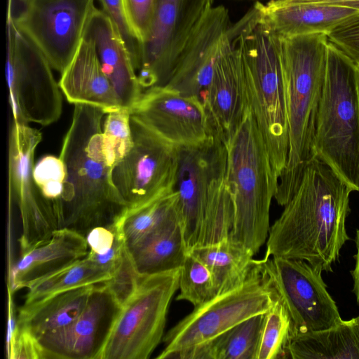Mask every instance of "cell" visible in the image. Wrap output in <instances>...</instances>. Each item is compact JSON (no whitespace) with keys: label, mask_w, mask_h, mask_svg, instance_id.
Returning a JSON list of instances; mask_svg holds the SVG:
<instances>
[{"label":"cell","mask_w":359,"mask_h":359,"mask_svg":"<svg viewBox=\"0 0 359 359\" xmlns=\"http://www.w3.org/2000/svg\"><path fill=\"white\" fill-rule=\"evenodd\" d=\"M353 189L315 158L280 216L270 226L264 259H301L320 272L332 271L349 239L346 219Z\"/></svg>","instance_id":"1"},{"label":"cell","mask_w":359,"mask_h":359,"mask_svg":"<svg viewBox=\"0 0 359 359\" xmlns=\"http://www.w3.org/2000/svg\"><path fill=\"white\" fill-rule=\"evenodd\" d=\"M104 114L101 107L75 104L60 154L65 169L59 201L64 227L83 236L116 224L128 210L113 182L102 138Z\"/></svg>","instance_id":"2"},{"label":"cell","mask_w":359,"mask_h":359,"mask_svg":"<svg viewBox=\"0 0 359 359\" xmlns=\"http://www.w3.org/2000/svg\"><path fill=\"white\" fill-rule=\"evenodd\" d=\"M229 31L241 48L248 107L278 181L289 152L282 40L264 20L257 1Z\"/></svg>","instance_id":"3"},{"label":"cell","mask_w":359,"mask_h":359,"mask_svg":"<svg viewBox=\"0 0 359 359\" xmlns=\"http://www.w3.org/2000/svg\"><path fill=\"white\" fill-rule=\"evenodd\" d=\"M289 134L286 167L274 198L285 206L316 156V120L324 82L328 38L324 34L281 38Z\"/></svg>","instance_id":"4"},{"label":"cell","mask_w":359,"mask_h":359,"mask_svg":"<svg viewBox=\"0 0 359 359\" xmlns=\"http://www.w3.org/2000/svg\"><path fill=\"white\" fill-rule=\"evenodd\" d=\"M226 147V180L234 204L229 237L255 255L269 236V210L278 179L249 107Z\"/></svg>","instance_id":"5"},{"label":"cell","mask_w":359,"mask_h":359,"mask_svg":"<svg viewBox=\"0 0 359 359\" xmlns=\"http://www.w3.org/2000/svg\"><path fill=\"white\" fill-rule=\"evenodd\" d=\"M316 156L359 191V68L328 41L316 120Z\"/></svg>","instance_id":"6"},{"label":"cell","mask_w":359,"mask_h":359,"mask_svg":"<svg viewBox=\"0 0 359 359\" xmlns=\"http://www.w3.org/2000/svg\"><path fill=\"white\" fill-rule=\"evenodd\" d=\"M175 189L179 195L181 225L187 253L217 242L212 189L226 177V144L218 136L177 147Z\"/></svg>","instance_id":"7"},{"label":"cell","mask_w":359,"mask_h":359,"mask_svg":"<svg viewBox=\"0 0 359 359\" xmlns=\"http://www.w3.org/2000/svg\"><path fill=\"white\" fill-rule=\"evenodd\" d=\"M180 269L142 276L122 304L99 359L149 358L164 337L170 302L179 288Z\"/></svg>","instance_id":"8"},{"label":"cell","mask_w":359,"mask_h":359,"mask_svg":"<svg viewBox=\"0 0 359 359\" xmlns=\"http://www.w3.org/2000/svg\"><path fill=\"white\" fill-rule=\"evenodd\" d=\"M277 297L260 259H256L241 286L194 307L172 327L163 337L164 348L156 358L169 359L175 353L206 342L248 318L267 312Z\"/></svg>","instance_id":"9"},{"label":"cell","mask_w":359,"mask_h":359,"mask_svg":"<svg viewBox=\"0 0 359 359\" xmlns=\"http://www.w3.org/2000/svg\"><path fill=\"white\" fill-rule=\"evenodd\" d=\"M41 140L39 130L13 118L8 138V201L10 206L17 208L22 223L20 255L44 244L55 231L65 228L59 205L42 195L33 179L34 154Z\"/></svg>","instance_id":"10"},{"label":"cell","mask_w":359,"mask_h":359,"mask_svg":"<svg viewBox=\"0 0 359 359\" xmlns=\"http://www.w3.org/2000/svg\"><path fill=\"white\" fill-rule=\"evenodd\" d=\"M12 14L6 19V79L13 118L48 126L61 115V90L50 63L18 30Z\"/></svg>","instance_id":"11"},{"label":"cell","mask_w":359,"mask_h":359,"mask_svg":"<svg viewBox=\"0 0 359 359\" xmlns=\"http://www.w3.org/2000/svg\"><path fill=\"white\" fill-rule=\"evenodd\" d=\"M18 1L20 9L12 14L15 26L62 73L84 38L95 0Z\"/></svg>","instance_id":"12"},{"label":"cell","mask_w":359,"mask_h":359,"mask_svg":"<svg viewBox=\"0 0 359 359\" xmlns=\"http://www.w3.org/2000/svg\"><path fill=\"white\" fill-rule=\"evenodd\" d=\"M214 1L156 0L136 71L143 90L168 83L180 55Z\"/></svg>","instance_id":"13"},{"label":"cell","mask_w":359,"mask_h":359,"mask_svg":"<svg viewBox=\"0 0 359 359\" xmlns=\"http://www.w3.org/2000/svg\"><path fill=\"white\" fill-rule=\"evenodd\" d=\"M260 262L271 287L290 317V338L329 328L342 320L321 272L308 262L278 257Z\"/></svg>","instance_id":"14"},{"label":"cell","mask_w":359,"mask_h":359,"mask_svg":"<svg viewBox=\"0 0 359 359\" xmlns=\"http://www.w3.org/2000/svg\"><path fill=\"white\" fill-rule=\"evenodd\" d=\"M133 145L113 168L112 180L128 210L175 190L177 147L130 116Z\"/></svg>","instance_id":"15"},{"label":"cell","mask_w":359,"mask_h":359,"mask_svg":"<svg viewBox=\"0 0 359 359\" xmlns=\"http://www.w3.org/2000/svg\"><path fill=\"white\" fill-rule=\"evenodd\" d=\"M121 309L108 285H96L73 322L36 339L39 359H99Z\"/></svg>","instance_id":"16"},{"label":"cell","mask_w":359,"mask_h":359,"mask_svg":"<svg viewBox=\"0 0 359 359\" xmlns=\"http://www.w3.org/2000/svg\"><path fill=\"white\" fill-rule=\"evenodd\" d=\"M130 111L175 147L196 144L215 135L203 104L168 85L144 90Z\"/></svg>","instance_id":"17"},{"label":"cell","mask_w":359,"mask_h":359,"mask_svg":"<svg viewBox=\"0 0 359 359\" xmlns=\"http://www.w3.org/2000/svg\"><path fill=\"white\" fill-rule=\"evenodd\" d=\"M204 106L215 135L226 144L248 108L241 48L229 30L220 41Z\"/></svg>","instance_id":"18"},{"label":"cell","mask_w":359,"mask_h":359,"mask_svg":"<svg viewBox=\"0 0 359 359\" xmlns=\"http://www.w3.org/2000/svg\"><path fill=\"white\" fill-rule=\"evenodd\" d=\"M231 26L228 9L213 6L188 40L166 85L204 105L220 41Z\"/></svg>","instance_id":"19"},{"label":"cell","mask_w":359,"mask_h":359,"mask_svg":"<svg viewBox=\"0 0 359 359\" xmlns=\"http://www.w3.org/2000/svg\"><path fill=\"white\" fill-rule=\"evenodd\" d=\"M84 37L92 40L102 69L122 107L129 109L142 94L130 56L111 19L96 8Z\"/></svg>","instance_id":"20"},{"label":"cell","mask_w":359,"mask_h":359,"mask_svg":"<svg viewBox=\"0 0 359 359\" xmlns=\"http://www.w3.org/2000/svg\"><path fill=\"white\" fill-rule=\"evenodd\" d=\"M265 22L280 38L327 34L342 22L359 13L349 6L287 0L257 1Z\"/></svg>","instance_id":"21"},{"label":"cell","mask_w":359,"mask_h":359,"mask_svg":"<svg viewBox=\"0 0 359 359\" xmlns=\"http://www.w3.org/2000/svg\"><path fill=\"white\" fill-rule=\"evenodd\" d=\"M85 236L62 228L54 232L44 244L20 255L10 275L8 290L12 292L55 272L87 256Z\"/></svg>","instance_id":"22"},{"label":"cell","mask_w":359,"mask_h":359,"mask_svg":"<svg viewBox=\"0 0 359 359\" xmlns=\"http://www.w3.org/2000/svg\"><path fill=\"white\" fill-rule=\"evenodd\" d=\"M58 83L67 100L74 104L97 106L106 114L122 107L102 69L93 42L87 37L61 73Z\"/></svg>","instance_id":"23"},{"label":"cell","mask_w":359,"mask_h":359,"mask_svg":"<svg viewBox=\"0 0 359 359\" xmlns=\"http://www.w3.org/2000/svg\"><path fill=\"white\" fill-rule=\"evenodd\" d=\"M128 251L141 276L180 269L187 255L180 206L159 227Z\"/></svg>","instance_id":"24"},{"label":"cell","mask_w":359,"mask_h":359,"mask_svg":"<svg viewBox=\"0 0 359 359\" xmlns=\"http://www.w3.org/2000/svg\"><path fill=\"white\" fill-rule=\"evenodd\" d=\"M96 285L68 290L29 306H22L18 329L35 339L73 322L84 310Z\"/></svg>","instance_id":"25"},{"label":"cell","mask_w":359,"mask_h":359,"mask_svg":"<svg viewBox=\"0 0 359 359\" xmlns=\"http://www.w3.org/2000/svg\"><path fill=\"white\" fill-rule=\"evenodd\" d=\"M287 355L292 359H359L358 317L341 320L327 329L292 337Z\"/></svg>","instance_id":"26"},{"label":"cell","mask_w":359,"mask_h":359,"mask_svg":"<svg viewBox=\"0 0 359 359\" xmlns=\"http://www.w3.org/2000/svg\"><path fill=\"white\" fill-rule=\"evenodd\" d=\"M264 313L253 316L215 338L169 359H256Z\"/></svg>","instance_id":"27"},{"label":"cell","mask_w":359,"mask_h":359,"mask_svg":"<svg viewBox=\"0 0 359 359\" xmlns=\"http://www.w3.org/2000/svg\"><path fill=\"white\" fill-rule=\"evenodd\" d=\"M189 252L210 269L217 283L219 294L241 286L256 261L250 250L229 236L216 243L196 248Z\"/></svg>","instance_id":"28"},{"label":"cell","mask_w":359,"mask_h":359,"mask_svg":"<svg viewBox=\"0 0 359 359\" xmlns=\"http://www.w3.org/2000/svg\"><path fill=\"white\" fill-rule=\"evenodd\" d=\"M110 278L107 271L86 257L29 285L22 306L68 290L103 283Z\"/></svg>","instance_id":"29"},{"label":"cell","mask_w":359,"mask_h":359,"mask_svg":"<svg viewBox=\"0 0 359 359\" xmlns=\"http://www.w3.org/2000/svg\"><path fill=\"white\" fill-rule=\"evenodd\" d=\"M179 208V195L175 189L126 211L118 222L129 250L159 227Z\"/></svg>","instance_id":"30"},{"label":"cell","mask_w":359,"mask_h":359,"mask_svg":"<svg viewBox=\"0 0 359 359\" xmlns=\"http://www.w3.org/2000/svg\"><path fill=\"white\" fill-rule=\"evenodd\" d=\"M177 301H187L194 307L203 305L219 294L210 269L192 253L188 252L180 268Z\"/></svg>","instance_id":"31"},{"label":"cell","mask_w":359,"mask_h":359,"mask_svg":"<svg viewBox=\"0 0 359 359\" xmlns=\"http://www.w3.org/2000/svg\"><path fill=\"white\" fill-rule=\"evenodd\" d=\"M291 334L290 317L283 302L277 297L271 309L265 313L256 359L288 358L287 346Z\"/></svg>","instance_id":"32"},{"label":"cell","mask_w":359,"mask_h":359,"mask_svg":"<svg viewBox=\"0 0 359 359\" xmlns=\"http://www.w3.org/2000/svg\"><path fill=\"white\" fill-rule=\"evenodd\" d=\"M106 114L102 138L109 163L114 168L133 145L130 111L128 108L121 107Z\"/></svg>","instance_id":"33"},{"label":"cell","mask_w":359,"mask_h":359,"mask_svg":"<svg viewBox=\"0 0 359 359\" xmlns=\"http://www.w3.org/2000/svg\"><path fill=\"white\" fill-rule=\"evenodd\" d=\"M32 175L42 195L60 207L59 201L65 179V169L61 158L52 155L43 156L34 165Z\"/></svg>","instance_id":"34"},{"label":"cell","mask_w":359,"mask_h":359,"mask_svg":"<svg viewBox=\"0 0 359 359\" xmlns=\"http://www.w3.org/2000/svg\"><path fill=\"white\" fill-rule=\"evenodd\" d=\"M102 10L111 19L123 42L137 71L139 59L140 44L134 36L128 23L123 0H97Z\"/></svg>","instance_id":"35"},{"label":"cell","mask_w":359,"mask_h":359,"mask_svg":"<svg viewBox=\"0 0 359 359\" xmlns=\"http://www.w3.org/2000/svg\"><path fill=\"white\" fill-rule=\"evenodd\" d=\"M141 277L135 267L129 251L126 249L111 278L105 283L122 306L135 291Z\"/></svg>","instance_id":"36"},{"label":"cell","mask_w":359,"mask_h":359,"mask_svg":"<svg viewBox=\"0 0 359 359\" xmlns=\"http://www.w3.org/2000/svg\"><path fill=\"white\" fill-rule=\"evenodd\" d=\"M156 0H123L129 27L140 46L147 39Z\"/></svg>","instance_id":"37"},{"label":"cell","mask_w":359,"mask_h":359,"mask_svg":"<svg viewBox=\"0 0 359 359\" xmlns=\"http://www.w3.org/2000/svg\"><path fill=\"white\" fill-rule=\"evenodd\" d=\"M327 38L359 67V13L336 27Z\"/></svg>","instance_id":"38"},{"label":"cell","mask_w":359,"mask_h":359,"mask_svg":"<svg viewBox=\"0 0 359 359\" xmlns=\"http://www.w3.org/2000/svg\"><path fill=\"white\" fill-rule=\"evenodd\" d=\"M118 232V222L109 226H97L85 236L89 255H100L107 252L113 246Z\"/></svg>","instance_id":"39"},{"label":"cell","mask_w":359,"mask_h":359,"mask_svg":"<svg viewBox=\"0 0 359 359\" xmlns=\"http://www.w3.org/2000/svg\"><path fill=\"white\" fill-rule=\"evenodd\" d=\"M355 242L357 253L354 255L355 265L354 269L351 271L353 280V293L355 295L357 303L359 306V229L356 231Z\"/></svg>","instance_id":"40"},{"label":"cell","mask_w":359,"mask_h":359,"mask_svg":"<svg viewBox=\"0 0 359 359\" xmlns=\"http://www.w3.org/2000/svg\"><path fill=\"white\" fill-rule=\"evenodd\" d=\"M328 4H338V5L349 6V7L354 8H356V9L359 10V1H356L332 2V3H328Z\"/></svg>","instance_id":"41"},{"label":"cell","mask_w":359,"mask_h":359,"mask_svg":"<svg viewBox=\"0 0 359 359\" xmlns=\"http://www.w3.org/2000/svg\"><path fill=\"white\" fill-rule=\"evenodd\" d=\"M296 1H305V2H321V3H332V2H342V1H356L359 0H287Z\"/></svg>","instance_id":"42"},{"label":"cell","mask_w":359,"mask_h":359,"mask_svg":"<svg viewBox=\"0 0 359 359\" xmlns=\"http://www.w3.org/2000/svg\"><path fill=\"white\" fill-rule=\"evenodd\" d=\"M12 11V0H8V9L7 11Z\"/></svg>","instance_id":"43"},{"label":"cell","mask_w":359,"mask_h":359,"mask_svg":"<svg viewBox=\"0 0 359 359\" xmlns=\"http://www.w3.org/2000/svg\"><path fill=\"white\" fill-rule=\"evenodd\" d=\"M358 320H359V316L358 317Z\"/></svg>","instance_id":"44"},{"label":"cell","mask_w":359,"mask_h":359,"mask_svg":"<svg viewBox=\"0 0 359 359\" xmlns=\"http://www.w3.org/2000/svg\"><path fill=\"white\" fill-rule=\"evenodd\" d=\"M358 68H359V67H358Z\"/></svg>","instance_id":"45"}]
</instances>
